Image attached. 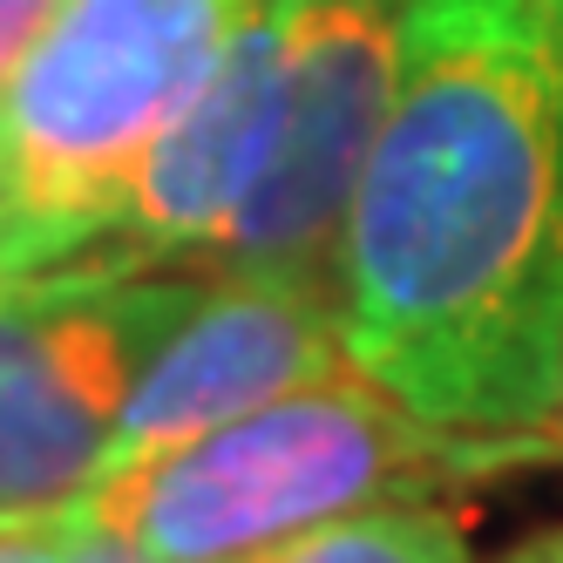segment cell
<instances>
[{
  "instance_id": "7a4b0ae2",
  "label": "cell",
  "mask_w": 563,
  "mask_h": 563,
  "mask_svg": "<svg viewBox=\"0 0 563 563\" xmlns=\"http://www.w3.org/2000/svg\"><path fill=\"white\" fill-rule=\"evenodd\" d=\"M530 468L503 441L421 421L394 387L340 360L292 394L197 441L102 475L62 509V530H102L150 563H231L319 522L387 503H434L441 489Z\"/></svg>"
},
{
  "instance_id": "277c9868",
  "label": "cell",
  "mask_w": 563,
  "mask_h": 563,
  "mask_svg": "<svg viewBox=\"0 0 563 563\" xmlns=\"http://www.w3.org/2000/svg\"><path fill=\"white\" fill-rule=\"evenodd\" d=\"M197 306L115 238L0 278V537L62 522L102 475L143 367Z\"/></svg>"
},
{
  "instance_id": "52a82bcc",
  "label": "cell",
  "mask_w": 563,
  "mask_h": 563,
  "mask_svg": "<svg viewBox=\"0 0 563 563\" xmlns=\"http://www.w3.org/2000/svg\"><path fill=\"white\" fill-rule=\"evenodd\" d=\"M231 563H475V556L449 509L387 503V509H353L340 522H319V530H299L286 543H265Z\"/></svg>"
},
{
  "instance_id": "9c48e42d",
  "label": "cell",
  "mask_w": 563,
  "mask_h": 563,
  "mask_svg": "<svg viewBox=\"0 0 563 563\" xmlns=\"http://www.w3.org/2000/svg\"><path fill=\"white\" fill-rule=\"evenodd\" d=\"M0 563H68L62 522H42V530H8V537H0Z\"/></svg>"
},
{
  "instance_id": "4fadbf2b",
  "label": "cell",
  "mask_w": 563,
  "mask_h": 563,
  "mask_svg": "<svg viewBox=\"0 0 563 563\" xmlns=\"http://www.w3.org/2000/svg\"><path fill=\"white\" fill-rule=\"evenodd\" d=\"M550 449L563 455V408H556V421H550Z\"/></svg>"
},
{
  "instance_id": "30bf717a",
  "label": "cell",
  "mask_w": 563,
  "mask_h": 563,
  "mask_svg": "<svg viewBox=\"0 0 563 563\" xmlns=\"http://www.w3.org/2000/svg\"><path fill=\"white\" fill-rule=\"evenodd\" d=\"M62 537H68V563H150L136 543L102 537V530H62Z\"/></svg>"
},
{
  "instance_id": "6da1fadb",
  "label": "cell",
  "mask_w": 563,
  "mask_h": 563,
  "mask_svg": "<svg viewBox=\"0 0 563 563\" xmlns=\"http://www.w3.org/2000/svg\"><path fill=\"white\" fill-rule=\"evenodd\" d=\"M340 340L421 421L543 462L563 408V0H415L340 231Z\"/></svg>"
},
{
  "instance_id": "3957f363",
  "label": "cell",
  "mask_w": 563,
  "mask_h": 563,
  "mask_svg": "<svg viewBox=\"0 0 563 563\" xmlns=\"http://www.w3.org/2000/svg\"><path fill=\"white\" fill-rule=\"evenodd\" d=\"M265 0H68L0 96L14 272L115 238L150 143Z\"/></svg>"
},
{
  "instance_id": "7c38bea8",
  "label": "cell",
  "mask_w": 563,
  "mask_h": 563,
  "mask_svg": "<svg viewBox=\"0 0 563 563\" xmlns=\"http://www.w3.org/2000/svg\"><path fill=\"white\" fill-rule=\"evenodd\" d=\"M496 563H563V522H550V530H537V537L509 543Z\"/></svg>"
},
{
  "instance_id": "8fae6325",
  "label": "cell",
  "mask_w": 563,
  "mask_h": 563,
  "mask_svg": "<svg viewBox=\"0 0 563 563\" xmlns=\"http://www.w3.org/2000/svg\"><path fill=\"white\" fill-rule=\"evenodd\" d=\"M0 272H14V164H8V136H0Z\"/></svg>"
},
{
  "instance_id": "8992f818",
  "label": "cell",
  "mask_w": 563,
  "mask_h": 563,
  "mask_svg": "<svg viewBox=\"0 0 563 563\" xmlns=\"http://www.w3.org/2000/svg\"><path fill=\"white\" fill-rule=\"evenodd\" d=\"M278 123H286V42L258 8V21H245V34L205 75V89L170 115V130L136 164L115 245L143 265L218 252L278 143Z\"/></svg>"
},
{
  "instance_id": "5bb4252c",
  "label": "cell",
  "mask_w": 563,
  "mask_h": 563,
  "mask_svg": "<svg viewBox=\"0 0 563 563\" xmlns=\"http://www.w3.org/2000/svg\"><path fill=\"white\" fill-rule=\"evenodd\" d=\"M0 278H8V272H0Z\"/></svg>"
},
{
  "instance_id": "5b68a950",
  "label": "cell",
  "mask_w": 563,
  "mask_h": 563,
  "mask_svg": "<svg viewBox=\"0 0 563 563\" xmlns=\"http://www.w3.org/2000/svg\"><path fill=\"white\" fill-rule=\"evenodd\" d=\"M340 360H346L340 278L224 272L211 292H197V306L177 319V333L143 367L102 455V475H130L150 455L177 449V441H197L278 394L333 374Z\"/></svg>"
},
{
  "instance_id": "ba28073f",
  "label": "cell",
  "mask_w": 563,
  "mask_h": 563,
  "mask_svg": "<svg viewBox=\"0 0 563 563\" xmlns=\"http://www.w3.org/2000/svg\"><path fill=\"white\" fill-rule=\"evenodd\" d=\"M68 8V0H0V96H8L14 68L34 55V42L48 34V21Z\"/></svg>"
}]
</instances>
